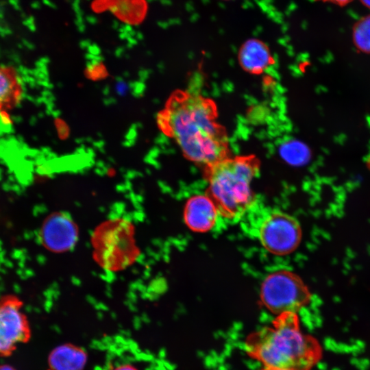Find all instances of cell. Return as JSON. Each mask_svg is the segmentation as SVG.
<instances>
[{"label": "cell", "mask_w": 370, "mask_h": 370, "mask_svg": "<svg viewBox=\"0 0 370 370\" xmlns=\"http://www.w3.org/2000/svg\"><path fill=\"white\" fill-rule=\"evenodd\" d=\"M87 361L84 349L71 343L57 346L48 357L51 370H84Z\"/></svg>", "instance_id": "cell-11"}, {"label": "cell", "mask_w": 370, "mask_h": 370, "mask_svg": "<svg viewBox=\"0 0 370 370\" xmlns=\"http://www.w3.org/2000/svg\"><path fill=\"white\" fill-rule=\"evenodd\" d=\"M162 130L184 156L205 169L229 156V140L216 103L191 90H179L158 118Z\"/></svg>", "instance_id": "cell-1"}, {"label": "cell", "mask_w": 370, "mask_h": 370, "mask_svg": "<svg viewBox=\"0 0 370 370\" xmlns=\"http://www.w3.org/2000/svg\"><path fill=\"white\" fill-rule=\"evenodd\" d=\"M0 370H15L10 365H0Z\"/></svg>", "instance_id": "cell-15"}, {"label": "cell", "mask_w": 370, "mask_h": 370, "mask_svg": "<svg viewBox=\"0 0 370 370\" xmlns=\"http://www.w3.org/2000/svg\"><path fill=\"white\" fill-rule=\"evenodd\" d=\"M256 233L267 251L279 256L286 255L295 250L302 235L297 220L278 210L263 212L256 223Z\"/></svg>", "instance_id": "cell-5"}, {"label": "cell", "mask_w": 370, "mask_h": 370, "mask_svg": "<svg viewBox=\"0 0 370 370\" xmlns=\"http://www.w3.org/2000/svg\"><path fill=\"white\" fill-rule=\"evenodd\" d=\"M41 238L49 249L63 251L74 244L77 233L73 222L69 218L56 214L48 218L43 224Z\"/></svg>", "instance_id": "cell-8"}, {"label": "cell", "mask_w": 370, "mask_h": 370, "mask_svg": "<svg viewBox=\"0 0 370 370\" xmlns=\"http://www.w3.org/2000/svg\"><path fill=\"white\" fill-rule=\"evenodd\" d=\"M255 156H227L205 169L209 196L223 217L237 219L254 202L251 183L259 172Z\"/></svg>", "instance_id": "cell-3"}, {"label": "cell", "mask_w": 370, "mask_h": 370, "mask_svg": "<svg viewBox=\"0 0 370 370\" xmlns=\"http://www.w3.org/2000/svg\"><path fill=\"white\" fill-rule=\"evenodd\" d=\"M112 370H138V369L132 364L123 363L115 366Z\"/></svg>", "instance_id": "cell-13"}, {"label": "cell", "mask_w": 370, "mask_h": 370, "mask_svg": "<svg viewBox=\"0 0 370 370\" xmlns=\"http://www.w3.org/2000/svg\"><path fill=\"white\" fill-rule=\"evenodd\" d=\"M225 1H228V0H225Z\"/></svg>", "instance_id": "cell-18"}, {"label": "cell", "mask_w": 370, "mask_h": 370, "mask_svg": "<svg viewBox=\"0 0 370 370\" xmlns=\"http://www.w3.org/2000/svg\"><path fill=\"white\" fill-rule=\"evenodd\" d=\"M262 370H292V369L264 367Z\"/></svg>", "instance_id": "cell-17"}, {"label": "cell", "mask_w": 370, "mask_h": 370, "mask_svg": "<svg viewBox=\"0 0 370 370\" xmlns=\"http://www.w3.org/2000/svg\"><path fill=\"white\" fill-rule=\"evenodd\" d=\"M260 293L262 304L276 315L297 313L310 299V291L301 279L287 270L268 275L261 284Z\"/></svg>", "instance_id": "cell-4"}, {"label": "cell", "mask_w": 370, "mask_h": 370, "mask_svg": "<svg viewBox=\"0 0 370 370\" xmlns=\"http://www.w3.org/2000/svg\"><path fill=\"white\" fill-rule=\"evenodd\" d=\"M315 1L331 3H334V4L342 6V5H345L350 3L353 0H315Z\"/></svg>", "instance_id": "cell-14"}, {"label": "cell", "mask_w": 370, "mask_h": 370, "mask_svg": "<svg viewBox=\"0 0 370 370\" xmlns=\"http://www.w3.org/2000/svg\"><path fill=\"white\" fill-rule=\"evenodd\" d=\"M353 42L364 53H370V14L359 19L354 25Z\"/></svg>", "instance_id": "cell-12"}, {"label": "cell", "mask_w": 370, "mask_h": 370, "mask_svg": "<svg viewBox=\"0 0 370 370\" xmlns=\"http://www.w3.org/2000/svg\"><path fill=\"white\" fill-rule=\"evenodd\" d=\"M245 351L264 367L310 370L321 359L322 348L301 328L295 312L276 315L270 325L251 333Z\"/></svg>", "instance_id": "cell-2"}, {"label": "cell", "mask_w": 370, "mask_h": 370, "mask_svg": "<svg viewBox=\"0 0 370 370\" xmlns=\"http://www.w3.org/2000/svg\"><path fill=\"white\" fill-rule=\"evenodd\" d=\"M23 95L22 80L16 69L0 65V116H8V112L18 106Z\"/></svg>", "instance_id": "cell-9"}, {"label": "cell", "mask_w": 370, "mask_h": 370, "mask_svg": "<svg viewBox=\"0 0 370 370\" xmlns=\"http://www.w3.org/2000/svg\"><path fill=\"white\" fill-rule=\"evenodd\" d=\"M238 58L242 67L254 74L262 73L273 62L268 46L256 38L249 39L241 45Z\"/></svg>", "instance_id": "cell-10"}, {"label": "cell", "mask_w": 370, "mask_h": 370, "mask_svg": "<svg viewBox=\"0 0 370 370\" xmlns=\"http://www.w3.org/2000/svg\"><path fill=\"white\" fill-rule=\"evenodd\" d=\"M219 210L209 195H196L190 197L184 208V220L192 230L206 232L216 224Z\"/></svg>", "instance_id": "cell-7"}, {"label": "cell", "mask_w": 370, "mask_h": 370, "mask_svg": "<svg viewBox=\"0 0 370 370\" xmlns=\"http://www.w3.org/2000/svg\"><path fill=\"white\" fill-rule=\"evenodd\" d=\"M360 1L366 7L370 9V0H360Z\"/></svg>", "instance_id": "cell-16"}, {"label": "cell", "mask_w": 370, "mask_h": 370, "mask_svg": "<svg viewBox=\"0 0 370 370\" xmlns=\"http://www.w3.org/2000/svg\"><path fill=\"white\" fill-rule=\"evenodd\" d=\"M21 301L8 295L0 298V356H8L19 343L28 341L30 330Z\"/></svg>", "instance_id": "cell-6"}]
</instances>
